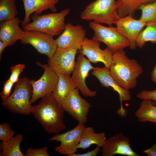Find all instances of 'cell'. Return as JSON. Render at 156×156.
I'll return each instance as SVG.
<instances>
[{"instance_id":"2e32d148","label":"cell","mask_w":156,"mask_h":156,"mask_svg":"<svg viewBox=\"0 0 156 156\" xmlns=\"http://www.w3.org/2000/svg\"><path fill=\"white\" fill-rule=\"evenodd\" d=\"M102 156H112L120 154L128 156H139L131 148L129 138L122 133L106 139L101 147Z\"/></svg>"},{"instance_id":"603a6c76","label":"cell","mask_w":156,"mask_h":156,"mask_svg":"<svg viewBox=\"0 0 156 156\" xmlns=\"http://www.w3.org/2000/svg\"><path fill=\"white\" fill-rule=\"evenodd\" d=\"M23 137L22 134L18 133L8 140L2 142L1 145L2 151L0 156H25L20 149V145Z\"/></svg>"},{"instance_id":"1f68e13d","label":"cell","mask_w":156,"mask_h":156,"mask_svg":"<svg viewBox=\"0 0 156 156\" xmlns=\"http://www.w3.org/2000/svg\"><path fill=\"white\" fill-rule=\"evenodd\" d=\"M136 97L142 100L147 99L156 101V90L152 91L143 90L137 94Z\"/></svg>"},{"instance_id":"7a4b0ae2","label":"cell","mask_w":156,"mask_h":156,"mask_svg":"<svg viewBox=\"0 0 156 156\" xmlns=\"http://www.w3.org/2000/svg\"><path fill=\"white\" fill-rule=\"evenodd\" d=\"M109 70L119 85L127 90L136 87V79L143 72L137 61L129 58L123 50L113 53Z\"/></svg>"},{"instance_id":"ac0fdd59","label":"cell","mask_w":156,"mask_h":156,"mask_svg":"<svg viewBox=\"0 0 156 156\" xmlns=\"http://www.w3.org/2000/svg\"><path fill=\"white\" fill-rule=\"evenodd\" d=\"M25 16L21 25L23 27L30 23L31 14L34 13L40 15L43 11L49 9L53 12L57 11L55 5L58 0H22Z\"/></svg>"},{"instance_id":"d6a6232c","label":"cell","mask_w":156,"mask_h":156,"mask_svg":"<svg viewBox=\"0 0 156 156\" xmlns=\"http://www.w3.org/2000/svg\"><path fill=\"white\" fill-rule=\"evenodd\" d=\"M101 151L100 147L97 146L94 150L83 154L75 153L71 156H96Z\"/></svg>"},{"instance_id":"e0dca14e","label":"cell","mask_w":156,"mask_h":156,"mask_svg":"<svg viewBox=\"0 0 156 156\" xmlns=\"http://www.w3.org/2000/svg\"><path fill=\"white\" fill-rule=\"evenodd\" d=\"M116 25L119 33L129 41L130 49L132 50L136 49L137 38L147 23L140 19L133 18L132 14H130L120 18Z\"/></svg>"},{"instance_id":"74e56055","label":"cell","mask_w":156,"mask_h":156,"mask_svg":"<svg viewBox=\"0 0 156 156\" xmlns=\"http://www.w3.org/2000/svg\"></svg>"},{"instance_id":"5b68a950","label":"cell","mask_w":156,"mask_h":156,"mask_svg":"<svg viewBox=\"0 0 156 156\" xmlns=\"http://www.w3.org/2000/svg\"><path fill=\"white\" fill-rule=\"evenodd\" d=\"M70 11L69 9L67 8L58 13L54 12L42 15L34 13L30 16L32 22L24 26L23 29L39 31L53 37L59 36L65 28V18Z\"/></svg>"},{"instance_id":"44dd1931","label":"cell","mask_w":156,"mask_h":156,"mask_svg":"<svg viewBox=\"0 0 156 156\" xmlns=\"http://www.w3.org/2000/svg\"><path fill=\"white\" fill-rule=\"evenodd\" d=\"M106 139L105 134L104 132L96 133L92 127H85L77 148L84 150L93 144L100 148L104 146Z\"/></svg>"},{"instance_id":"7c38bea8","label":"cell","mask_w":156,"mask_h":156,"mask_svg":"<svg viewBox=\"0 0 156 156\" xmlns=\"http://www.w3.org/2000/svg\"><path fill=\"white\" fill-rule=\"evenodd\" d=\"M62 105L64 111L78 121V123H86L91 105L81 96L77 88H76L73 91Z\"/></svg>"},{"instance_id":"f1b7e54d","label":"cell","mask_w":156,"mask_h":156,"mask_svg":"<svg viewBox=\"0 0 156 156\" xmlns=\"http://www.w3.org/2000/svg\"><path fill=\"white\" fill-rule=\"evenodd\" d=\"M25 68V65L22 64H17L11 67L10 70L11 74L9 79L14 83H16L19 79V75Z\"/></svg>"},{"instance_id":"9a60e30c","label":"cell","mask_w":156,"mask_h":156,"mask_svg":"<svg viewBox=\"0 0 156 156\" xmlns=\"http://www.w3.org/2000/svg\"><path fill=\"white\" fill-rule=\"evenodd\" d=\"M86 35V31L81 25L68 23L62 34L55 40L57 48H72L79 50Z\"/></svg>"},{"instance_id":"5bb4252c","label":"cell","mask_w":156,"mask_h":156,"mask_svg":"<svg viewBox=\"0 0 156 156\" xmlns=\"http://www.w3.org/2000/svg\"><path fill=\"white\" fill-rule=\"evenodd\" d=\"M92 75L99 80L101 85L103 87L112 88L118 94L120 103V107L117 113L122 116L125 115V111L122 106L123 101H129L131 99L130 92L129 90H126L121 87L111 75L108 68L96 67L92 70Z\"/></svg>"},{"instance_id":"30bf717a","label":"cell","mask_w":156,"mask_h":156,"mask_svg":"<svg viewBox=\"0 0 156 156\" xmlns=\"http://www.w3.org/2000/svg\"><path fill=\"white\" fill-rule=\"evenodd\" d=\"M77 50L72 48H57L52 57L48 59L47 64L57 74L70 75L74 69Z\"/></svg>"},{"instance_id":"6da1fadb","label":"cell","mask_w":156,"mask_h":156,"mask_svg":"<svg viewBox=\"0 0 156 156\" xmlns=\"http://www.w3.org/2000/svg\"><path fill=\"white\" fill-rule=\"evenodd\" d=\"M64 111L51 92L42 97L38 105L33 106L31 114L47 133L57 134L66 127L64 122Z\"/></svg>"},{"instance_id":"4fadbf2b","label":"cell","mask_w":156,"mask_h":156,"mask_svg":"<svg viewBox=\"0 0 156 156\" xmlns=\"http://www.w3.org/2000/svg\"><path fill=\"white\" fill-rule=\"evenodd\" d=\"M99 42L85 37L79 50V52L86 56L91 62H102L105 67L109 69L113 53L107 48L104 50L101 49Z\"/></svg>"},{"instance_id":"cb8c5ba5","label":"cell","mask_w":156,"mask_h":156,"mask_svg":"<svg viewBox=\"0 0 156 156\" xmlns=\"http://www.w3.org/2000/svg\"><path fill=\"white\" fill-rule=\"evenodd\" d=\"M121 3L118 9L119 18L132 14L142 4L154 1L156 0H117Z\"/></svg>"},{"instance_id":"83f0119b","label":"cell","mask_w":156,"mask_h":156,"mask_svg":"<svg viewBox=\"0 0 156 156\" xmlns=\"http://www.w3.org/2000/svg\"><path fill=\"white\" fill-rule=\"evenodd\" d=\"M15 131L11 128L10 124L4 123L0 125V140L2 142H5L12 138Z\"/></svg>"},{"instance_id":"9c48e42d","label":"cell","mask_w":156,"mask_h":156,"mask_svg":"<svg viewBox=\"0 0 156 156\" xmlns=\"http://www.w3.org/2000/svg\"><path fill=\"white\" fill-rule=\"evenodd\" d=\"M85 127L84 124L78 123L72 130L63 133L56 134L51 137L48 141L60 142V145L55 147V151L62 155L71 156L77 151V146Z\"/></svg>"},{"instance_id":"4dcf8cb0","label":"cell","mask_w":156,"mask_h":156,"mask_svg":"<svg viewBox=\"0 0 156 156\" xmlns=\"http://www.w3.org/2000/svg\"><path fill=\"white\" fill-rule=\"evenodd\" d=\"M14 84L9 79L4 82L2 90L0 94L2 102L5 101L10 95Z\"/></svg>"},{"instance_id":"277c9868","label":"cell","mask_w":156,"mask_h":156,"mask_svg":"<svg viewBox=\"0 0 156 156\" xmlns=\"http://www.w3.org/2000/svg\"><path fill=\"white\" fill-rule=\"evenodd\" d=\"M32 94L30 80L25 77H21L16 83L13 92L2 104L12 113L28 115L31 113Z\"/></svg>"},{"instance_id":"8d00e7d4","label":"cell","mask_w":156,"mask_h":156,"mask_svg":"<svg viewBox=\"0 0 156 156\" xmlns=\"http://www.w3.org/2000/svg\"><path fill=\"white\" fill-rule=\"evenodd\" d=\"M152 103L154 105H156V103H155L153 101H152Z\"/></svg>"},{"instance_id":"8992f818","label":"cell","mask_w":156,"mask_h":156,"mask_svg":"<svg viewBox=\"0 0 156 156\" xmlns=\"http://www.w3.org/2000/svg\"><path fill=\"white\" fill-rule=\"evenodd\" d=\"M89 25L94 32L92 39L104 43L113 53L130 47L129 40L119 33L116 27H105L94 21Z\"/></svg>"},{"instance_id":"f546056e","label":"cell","mask_w":156,"mask_h":156,"mask_svg":"<svg viewBox=\"0 0 156 156\" xmlns=\"http://www.w3.org/2000/svg\"><path fill=\"white\" fill-rule=\"evenodd\" d=\"M47 149L46 146L38 149L29 148L26 152L25 156H49Z\"/></svg>"},{"instance_id":"3957f363","label":"cell","mask_w":156,"mask_h":156,"mask_svg":"<svg viewBox=\"0 0 156 156\" xmlns=\"http://www.w3.org/2000/svg\"><path fill=\"white\" fill-rule=\"evenodd\" d=\"M121 3L115 0H96L89 4L80 14L83 20L106 24H116L119 17L118 9Z\"/></svg>"},{"instance_id":"836d02e7","label":"cell","mask_w":156,"mask_h":156,"mask_svg":"<svg viewBox=\"0 0 156 156\" xmlns=\"http://www.w3.org/2000/svg\"><path fill=\"white\" fill-rule=\"evenodd\" d=\"M148 156H156V144H154L149 148L144 151Z\"/></svg>"},{"instance_id":"7402d4cb","label":"cell","mask_w":156,"mask_h":156,"mask_svg":"<svg viewBox=\"0 0 156 156\" xmlns=\"http://www.w3.org/2000/svg\"><path fill=\"white\" fill-rule=\"evenodd\" d=\"M135 115L141 122L148 121L156 123V105L153 103L151 100L143 99Z\"/></svg>"},{"instance_id":"4316f807","label":"cell","mask_w":156,"mask_h":156,"mask_svg":"<svg viewBox=\"0 0 156 156\" xmlns=\"http://www.w3.org/2000/svg\"><path fill=\"white\" fill-rule=\"evenodd\" d=\"M141 11L140 19L147 24L156 22V1L141 5L138 10Z\"/></svg>"},{"instance_id":"e575fe53","label":"cell","mask_w":156,"mask_h":156,"mask_svg":"<svg viewBox=\"0 0 156 156\" xmlns=\"http://www.w3.org/2000/svg\"><path fill=\"white\" fill-rule=\"evenodd\" d=\"M8 46L7 44L1 40H0V59H1L2 53L5 49Z\"/></svg>"},{"instance_id":"52a82bcc","label":"cell","mask_w":156,"mask_h":156,"mask_svg":"<svg viewBox=\"0 0 156 156\" xmlns=\"http://www.w3.org/2000/svg\"><path fill=\"white\" fill-rule=\"evenodd\" d=\"M20 40L22 44L31 45L39 53L46 55L48 58L52 57L57 48L53 37L37 30L24 31Z\"/></svg>"},{"instance_id":"d6986e66","label":"cell","mask_w":156,"mask_h":156,"mask_svg":"<svg viewBox=\"0 0 156 156\" xmlns=\"http://www.w3.org/2000/svg\"><path fill=\"white\" fill-rule=\"evenodd\" d=\"M21 20L18 18L0 22V40L7 45H13L20 40L24 31L19 26Z\"/></svg>"},{"instance_id":"484cf974","label":"cell","mask_w":156,"mask_h":156,"mask_svg":"<svg viewBox=\"0 0 156 156\" xmlns=\"http://www.w3.org/2000/svg\"><path fill=\"white\" fill-rule=\"evenodd\" d=\"M16 0H0V22L13 19L18 14Z\"/></svg>"},{"instance_id":"ba28073f","label":"cell","mask_w":156,"mask_h":156,"mask_svg":"<svg viewBox=\"0 0 156 156\" xmlns=\"http://www.w3.org/2000/svg\"><path fill=\"white\" fill-rule=\"evenodd\" d=\"M37 65L43 68L44 72L38 80H30L32 87V94L30 100L31 104L38 99L52 92L57 83L58 77L56 73L48 64L37 63Z\"/></svg>"},{"instance_id":"8fae6325","label":"cell","mask_w":156,"mask_h":156,"mask_svg":"<svg viewBox=\"0 0 156 156\" xmlns=\"http://www.w3.org/2000/svg\"><path fill=\"white\" fill-rule=\"evenodd\" d=\"M94 68L91 62L85 56L80 53L75 62L71 79L75 86L82 94L86 97H92L96 95V91H91L87 87L86 79L90 71Z\"/></svg>"},{"instance_id":"d4e9b609","label":"cell","mask_w":156,"mask_h":156,"mask_svg":"<svg viewBox=\"0 0 156 156\" xmlns=\"http://www.w3.org/2000/svg\"><path fill=\"white\" fill-rule=\"evenodd\" d=\"M148 42L156 43V22L147 24L146 27L139 34L136 40V45L141 48Z\"/></svg>"},{"instance_id":"ffe728a7","label":"cell","mask_w":156,"mask_h":156,"mask_svg":"<svg viewBox=\"0 0 156 156\" xmlns=\"http://www.w3.org/2000/svg\"><path fill=\"white\" fill-rule=\"evenodd\" d=\"M57 74L58 81L52 94L55 100L62 105L76 88L70 75L61 74Z\"/></svg>"},{"instance_id":"d590c367","label":"cell","mask_w":156,"mask_h":156,"mask_svg":"<svg viewBox=\"0 0 156 156\" xmlns=\"http://www.w3.org/2000/svg\"><path fill=\"white\" fill-rule=\"evenodd\" d=\"M151 75L152 80L156 83V64L151 73Z\"/></svg>"}]
</instances>
